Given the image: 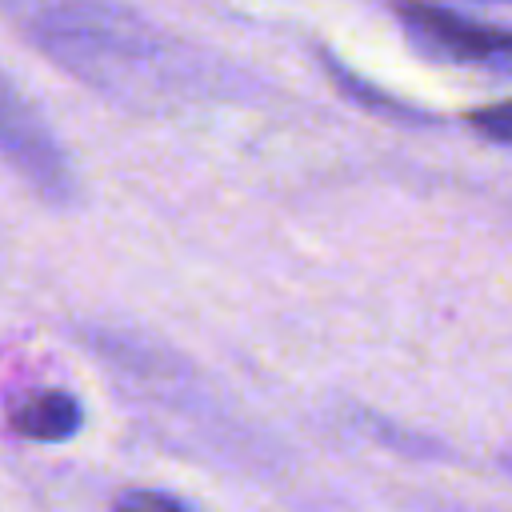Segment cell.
Wrapping results in <instances>:
<instances>
[{
	"instance_id": "6da1fadb",
	"label": "cell",
	"mask_w": 512,
	"mask_h": 512,
	"mask_svg": "<svg viewBox=\"0 0 512 512\" xmlns=\"http://www.w3.org/2000/svg\"><path fill=\"white\" fill-rule=\"evenodd\" d=\"M12 12L44 56L104 92H144V84H164L172 72V44H164L148 20L120 4L16 0Z\"/></svg>"
},
{
	"instance_id": "7a4b0ae2",
	"label": "cell",
	"mask_w": 512,
	"mask_h": 512,
	"mask_svg": "<svg viewBox=\"0 0 512 512\" xmlns=\"http://www.w3.org/2000/svg\"><path fill=\"white\" fill-rule=\"evenodd\" d=\"M396 20L416 52L440 64L484 68V72H512V28L480 24L456 16L432 0H400Z\"/></svg>"
},
{
	"instance_id": "3957f363",
	"label": "cell",
	"mask_w": 512,
	"mask_h": 512,
	"mask_svg": "<svg viewBox=\"0 0 512 512\" xmlns=\"http://www.w3.org/2000/svg\"><path fill=\"white\" fill-rule=\"evenodd\" d=\"M0 156L32 184L36 196L52 204H68L76 192L68 156L60 152L56 136L32 108V100L0 72Z\"/></svg>"
},
{
	"instance_id": "277c9868",
	"label": "cell",
	"mask_w": 512,
	"mask_h": 512,
	"mask_svg": "<svg viewBox=\"0 0 512 512\" xmlns=\"http://www.w3.org/2000/svg\"><path fill=\"white\" fill-rule=\"evenodd\" d=\"M8 428L32 444H68L84 428V408L68 388H36L12 404Z\"/></svg>"
},
{
	"instance_id": "5b68a950",
	"label": "cell",
	"mask_w": 512,
	"mask_h": 512,
	"mask_svg": "<svg viewBox=\"0 0 512 512\" xmlns=\"http://www.w3.org/2000/svg\"><path fill=\"white\" fill-rule=\"evenodd\" d=\"M464 124L488 140V144H504L512 148V96L508 100H496V104H480L472 112H464Z\"/></svg>"
},
{
	"instance_id": "8992f818",
	"label": "cell",
	"mask_w": 512,
	"mask_h": 512,
	"mask_svg": "<svg viewBox=\"0 0 512 512\" xmlns=\"http://www.w3.org/2000/svg\"><path fill=\"white\" fill-rule=\"evenodd\" d=\"M112 512H192V508L180 504V500L168 496V492H156V488H132V492H124V496L112 504Z\"/></svg>"
},
{
	"instance_id": "52a82bcc",
	"label": "cell",
	"mask_w": 512,
	"mask_h": 512,
	"mask_svg": "<svg viewBox=\"0 0 512 512\" xmlns=\"http://www.w3.org/2000/svg\"><path fill=\"white\" fill-rule=\"evenodd\" d=\"M500 464H504V468H508V472H512V448H508V452H504V460H500Z\"/></svg>"
}]
</instances>
